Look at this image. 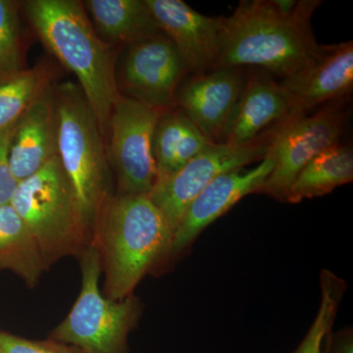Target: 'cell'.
I'll return each mask as SVG.
<instances>
[{
	"instance_id": "obj_1",
	"label": "cell",
	"mask_w": 353,
	"mask_h": 353,
	"mask_svg": "<svg viewBox=\"0 0 353 353\" xmlns=\"http://www.w3.org/2000/svg\"><path fill=\"white\" fill-rule=\"evenodd\" d=\"M320 4L317 0L241 1L231 16L223 17L214 70L259 67L281 80L296 75L321 51L311 28Z\"/></svg>"
},
{
	"instance_id": "obj_2",
	"label": "cell",
	"mask_w": 353,
	"mask_h": 353,
	"mask_svg": "<svg viewBox=\"0 0 353 353\" xmlns=\"http://www.w3.org/2000/svg\"><path fill=\"white\" fill-rule=\"evenodd\" d=\"M21 3L46 50L78 79L108 148L109 119L121 95L116 81L115 48L97 34L83 2L28 0Z\"/></svg>"
},
{
	"instance_id": "obj_3",
	"label": "cell",
	"mask_w": 353,
	"mask_h": 353,
	"mask_svg": "<svg viewBox=\"0 0 353 353\" xmlns=\"http://www.w3.org/2000/svg\"><path fill=\"white\" fill-rule=\"evenodd\" d=\"M173 229L148 196L112 194L92 227V241L105 275V296L122 301L155 265L166 259Z\"/></svg>"
},
{
	"instance_id": "obj_4",
	"label": "cell",
	"mask_w": 353,
	"mask_h": 353,
	"mask_svg": "<svg viewBox=\"0 0 353 353\" xmlns=\"http://www.w3.org/2000/svg\"><path fill=\"white\" fill-rule=\"evenodd\" d=\"M53 92L57 113V157L92 234L99 209L113 194L108 148L80 85L55 83Z\"/></svg>"
},
{
	"instance_id": "obj_5",
	"label": "cell",
	"mask_w": 353,
	"mask_h": 353,
	"mask_svg": "<svg viewBox=\"0 0 353 353\" xmlns=\"http://www.w3.org/2000/svg\"><path fill=\"white\" fill-rule=\"evenodd\" d=\"M38 243L46 266L80 256L92 234L58 157L18 183L10 201Z\"/></svg>"
},
{
	"instance_id": "obj_6",
	"label": "cell",
	"mask_w": 353,
	"mask_h": 353,
	"mask_svg": "<svg viewBox=\"0 0 353 353\" xmlns=\"http://www.w3.org/2000/svg\"><path fill=\"white\" fill-rule=\"evenodd\" d=\"M82 287L75 304L53 330L50 340L85 353H128V336L138 324L141 303L136 296L112 301L99 289L101 262L90 241L80 254Z\"/></svg>"
},
{
	"instance_id": "obj_7",
	"label": "cell",
	"mask_w": 353,
	"mask_h": 353,
	"mask_svg": "<svg viewBox=\"0 0 353 353\" xmlns=\"http://www.w3.org/2000/svg\"><path fill=\"white\" fill-rule=\"evenodd\" d=\"M165 111L122 94L114 103L109 119L108 153L117 179L116 194L148 196L152 192L157 180L153 132Z\"/></svg>"
},
{
	"instance_id": "obj_8",
	"label": "cell",
	"mask_w": 353,
	"mask_h": 353,
	"mask_svg": "<svg viewBox=\"0 0 353 353\" xmlns=\"http://www.w3.org/2000/svg\"><path fill=\"white\" fill-rule=\"evenodd\" d=\"M341 102L327 104L314 115L294 114L276 130L269 146L274 167L257 194L285 202L299 172L319 153L340 143L345 124Z\"/></svg>"
},
{
	"instance_id": "obj_9",
	"label": "cell",
	"mask_w": 353,
	"mask_h": 353,
	"mask_svg": "<svg viewBox=\"0 0 353 353\" xmlns=\"http://www.w3.org/2000/svg\"><path fill=\"white\" fill-rule=\"evenodd\" d=\"M274 134L245 145L210 143L181 170L155 183L148 196L163 213L173 232L192 201L216 178L261 161Z\"/></svg>"
},
{
	"instance_id": "obj_10",
	"label": "cell",
	"mask_w": 353,
	"mask_h": 353,
	"mask_svg": "<svg viewBox=\"0 0 353 353\" xmlns=\"http://www.w3.org/2000/svg\"><path fill=\"white\" fill-rule=\"evenodd\" d=\"M189 73L180 53L163 32L128 46L118 90L152 108H176L179 85Z\"/></svg>"
},
{
	"instance_id": "obj_11",
	"label": "cell",
	"mask_w": 353,
	"mask_h": 353,
	"mask_svg": "<svg viewBox=\"0 0 353 353\" xmlns=\"http://www.w3.org/2000/svg\"><path fill=\"white\" fill-rule=\"evenodd\" d=\"M274 167V157L268 150L266 157L252 169L228 172L209 183L190 204L176 228L166 259L187 250L199 234L241 199L257 194Z\"/></svg>"
},
{
	"instance_id": "obj_12",
	"label": "cell",
	"mask_w": 353,
	"mask_h": 353,
	"mask_svg": "<svg viewBox=\"0 0 353 353\" xmlns=\"http://www.w3.org/2000/svg\"><path fill=\"white\" fill-rule=\"evenodd\" d=\"M294 114L292 95L273 76L252 70L228 119L220 143L245 145L271 136Z\"/></svg>"
},
{
	"instance_id": "obj_13",
	"label": "cell",
	"mask_w": 353,
	"mask_h": 353,
	"mask_svg": "<svg viewBox=\"0 0 353 353\" xmlns=\"http://www.w3.org/2000/svg\"><path fill=\"white\" fill-rule=\"evenodd\" d=\"M153 17L180 53L189 73L214 70L223 17H208L181 0H145Z\"/></svg>"
},
{
	"instance_id": "obj_14",
	"label": "cell",
	"mask_w": 353,
	"mask_h": 353,
	"mask_svg": "<svg viewBox=\"0 0 353 353\" xmlns=\"http://www.w3.org/2000/svg\"><path fill=\"white\" fill-rule=\"evenodd\" d=\"M245 77L243 68L216 69L192 76L176 94V105L211 143H220Z\"/></svg>"
},
{
	"instance_id": "obj_15",
	"label": "cell",
	"mask_w": 353,
	"mask_h": 353,
	"mask_svg": "<svg viewBox=\"0 0 353 353\" xmlns=\"http://www.w3.org/2000/svg\"><path fill=\"white\" fill-rule=\"evenodd\" d=\"M280 83L292 95L294 114L343 101L353 88L352 41L322 46L312 63Z\"/></svg>"
},
{
	"instance_id": "obj_16",
	"label": "cell",
	"mask_w": 353,
	"mask_h": 353,
	"mask_svg": "<svg viewBox=\"0 0 353 353\" xmlns=\"http://www.w3.org/2000/svg\"><path fill=\"white\" fill-rule=\"evenodd\" d=\"M53 87L34 101L16 123L9 148V163L18 183L34 175L57 157V113Z\"/></svg>"
},
{
	"instance_id": "obj_17",
	"label": "cell",
	"mask_w": 353,
	"mask_h": 353,
	"mask_svg": "<svg viewBox=\"0 0 353 353\" xmlns=\"http://www.w3.org/2000/svg\"><path fill=\"white\" fill-rule=\"evenodd\" d=\"M83 7L104 41L130 46L162 32L145 0H87Z\"/></svg>"
},
{
	"instance_id": "obj_18",
	"label": "cell",
	"mask_w": 353,
	"mask_h": 353,
	"mask_svg": "<svg viewBox=\"0 0 353 353\" xmlns=\"http://www.w3.org/2000/svg\"><path fill=\"white\" fill-rule=\"evenodd\" d=\"M210 143L180 108L165 111L158 120L152 138L157 182L181 170Z\"/></svg>"
},
{
	"instance_id": "obj_19",
	"label": "cell",
	"mask_w": 353,
	"mask_h": 353,
	"mask_svg": "<svg viewBox=\"0 0 353 353\" xmlns=\"http://www.w3.org/2000/svg\"><path fill=\"white\" fill-rule=\"evenodd\" d=\"M0 269L17 274L30 288L48 269L38 243L10 203L0 205Z\"/></svg>"
},
{
	"instance_id": "obj_20",
	"label": "cell",
	"mask_w": 353,
	"mask_h": 353,
	"mask_svg": "<svg viewBox=\"0 0 353 353\" xmlns=\"http://www.w3.org/2000/svg\"><path fill=\"white\" fill-rule=\"evenodd\" d=\"M352 180V148L338 143L319 153L299 172L285 202L299 203L305 199L326 196Z\"/></svg>"
},
{
	"instance_id": "obj_21",
	"label": "cell",
	"mask_w": 353,
	"mask_h": 353,
	"mask_svg": "<svg viewBox=\"0 0 353 353\" xmlns=\"http://www.w3.org/2000/svg\"><path fill=\"white\" fill-rule=\"evenodd\" d=\"M58 68L41 61L32 68L0 74V131L13 126L54 85Z\"/></svg>"
},
{
	"instance_id": "obj_22",
	"label": "cell",
	"mask_w": 353,
	"mask_h": 353,
	"mask_svg": "<svg viewBox=\"0 0 353 353\" xmlns=\"http://www.w3.org/2000/svg\"><path fill=\"white\" fill-rule=\"evenodd\" d=\"M321 301L312 324L292 353H322L325 340L332 331L339 303L345 292V283L330 271H322Z\"/></svg>"
},
{
	"instance_id": "obj_23",
	"label": "cell",
	"mask_w": 353,
	"mask_h": 353,
	"mask_svg": "<svg viewBox=\"0 0 353 353\" xmlns=\"http://www.w3.org/2000/svg\"><path fill=\"white\" fill-rule=\"evenodd\" d=\"M21 2L0 0V74L26 68L21 41Z\"/></svg>"
},
{
	"instance_id": "obj_24",
	"label": "cell",
	"mask_w": 353,
	"mask_h": 353,
	"mask_svg": "<svg viewBox=\"0 0 353 353\" xmlns=\"http://www.w3.org/2000/svg\"><path fill=\"white\" fill-rule=\"evenodd\" d=\"M0 353H85L59 341H31L0 331Z\"/></svg>"
},
{
	"instance_id": "obj_25",
	"label": "cell",
	"mask_w": 353,
	"mask_h": 353,
	"mask_svg": "<svg viewBox=\"0 0 353 353\" xmlns=\"http://www.w3.org/2000/svg\"><path fill=\"white\" fill-rule=\"evenodd\" d=\"M15 126L0 131V205L10 203L18 185L9 163V148Z\"/></svg>"
},
{
	"instance_id": "obj_26",
	"label": "cell",
	"mask_w": 353,
	"mask_h": 353,
	"mask_svg": "<svg viewBox=\"0 0 353 353\" xmlns=\"http://www.w3.org/2000/svg\"><path fill=\"white\" fill-rule=\"evenodd\" d=\"M322 353H353L352 327H347L336 333L330 332L325 340Z\"/></svg>"
}]
</instances>
